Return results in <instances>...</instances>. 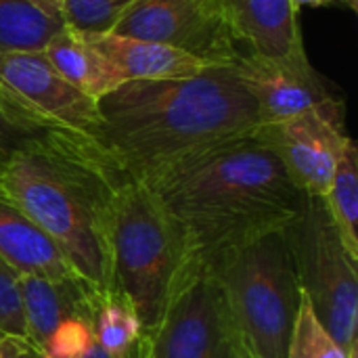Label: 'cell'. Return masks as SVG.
Returning a JSON list of instances; mask_svg holds the SVG:
<instances>
[{
  "label": "cell",
  "mask_w": 358,
  "mask_h": 358,
  "mask_svg": "<svg viewBox=\"0 0 358 358\" xmlns=\"http://www.w3.org/2000/svg\"><path fill=\"white\" fill-rule=\"evenodd\" d=\"M141 336L143 325L132 306L120 294L107 296L94 319V338L101 348L113 358H128Z\"/></svg>",
  "instance_id": "cell-19"
},
{
  "label": "cell",
  "mask_w": 358,
  "mask_h": 358,
  "mask_svg": "<svg viewBox=\"0 0 358 358\" xmlns=\"http://www.w3.org/2000/svg\"><path fill=\"white\" fill-rule=\"evenodd\" d=\"M48 63L80 92L99 101L126 84L117 69L103 57L86 34L61 27L42 48Z\"/></svg>",
  "instance_id": "cell-16"
},
{
  "label": "cell",
  "mask_w": 358,
  "mask_h": 358,
  "mask_svg": "<svg viewBox=\"0 0 358 358\" xmlns=\"http://www.w3.org/2000/svg\"><path fill=\"white\" fill-rule=\"evenodd\" d=\"M111 34L178 48L208 67L241 52L222 0H136Z\"/></svg>",
  "instance_id": "cell-8"
},
{
  "label": "cell",
  "mask_w": 358,
  "mask_h": 358,
  "mask_svg": "<svg viewBox=\"0 0 358 358\" xmlns=\"http://www.w3.org/2000/svg\"><path fill=\"white\" fill-rule=\"evenodd\" d=\"M285 231L231 248L206 264L239 342L254 358H287L302 289Z\"/></svg>",
  "instance_id": "cell-5"
},
{
  "label": "cell",
  "mask_w": 358,
  "mask_h": 358,
  "mask_svg": "<svg viewBox=\"0 0 358 358\" xmlns=\"http://www.w3.org/2000/svg\"><path fill=\"white\" fill-rule=\"evenodd\" d=\"M239 358H254L252 357V352H250V350H248V348H245L241 342H239Z\"/></svg>",
  "instance_id": "cell-30"
},
{
  "label": "cell",
  "mask_w": 358,
  "mask_h": 358,
  "mask_svg": "<svg viewBox=\"0 0 358 358\" xmlns=\"http://www.w3.org/2000/svg\"><path fill=\"white\" fill-rule=\"evenodd\" d=\"M258 132L275 149L292 182L304 195L325 197L350 141L344 130V109L310 111L279 124L258 126Z\"/></svg>",
  "instance_id": "cell-11"
},
{
  "label": "cell",
  "mask_w": 358,
  "mask_h": 358,
  "mask_svg": "<svg viewBox=\"0 0 358 358\" xmlns=\"http://www.w3.org/2000/svg\"><path fill=\"white\" fill-rule=\"evenodd\" d=\"M136 0H61V21L82 34H109Z\"/></svg>",
  "instance_id": "cell-21"
},
{
  "label": "cell",
  "mask_w": 358,
  "mask_h": 358,
  "mask_svg": "<svg viewBox=\"0 0 358 358\" xmlns=\"http://www.w3.org/2000/svg\"><path fill=\"white\" fill-rule=\"evenodd\" d=\"M94 342V323L88 319L63 321L44 342L42 352L46 358H82Z\"/></svg>",
  "instance_id": "cell-23"
},
{
  "label": "cell",
  "mask_w": 358,
  "mask_h": 358,
  "mask_svg": "<svg viewBox=\"0 0 358 358\" xmlns=\"http://www.w3.org/2000/svg\"><path fill=\"white\" fill-rule=\"evenodd\" d=\"M0 358H15V348H13V338L0 336Z\"/></svg>",
  "instance_id": "cell-27"
},
{
  "label": "cell",
  "mask_w": 358,
  "mask_h": 358,
  "mask_svg": "<svg viewBox=\"0 0 358 358\" xmlns=\"http://www.w3.org/2000/svg\"><path fill=\"white\" fill-rule=\"evenodd\" d=\"M323 201L348 256L358 262V151L352 138L338 162L334 180Z\"/></svg>",
  "instance_id": "cell-17"
},
{
  "label": "cell",
  "mask_w": 358,
  "mask_h": 358,
  "mask_svg": "<svg viewBox=\"0 0 358 358\" xmlns=\"http://www.w3.org/2000/svg\"><path fill=\"white\" fill-rule=\"evenodd\" d=\"M13 348H15V358H46L40 346H36L25 338H13Z\"/></svg>",
  "instance_id": "cell-25"
},
{
  "label": "cell",
  "mask_w": 358,
  "mask_h": 358,
  "mask_svg": "<svg viewBox=\"0 0 358 358\" xmlns=\"http://www.w3.org/2000/svg\"><path fill=\"white\" fill-rule=\"evenodd\" d=\"M0 86L44 128L94 138L99 105L73 88L42 50H0Z\"/></svg>",
  "instance_id": "cell-9"
},
{
  "label": "cell",
  "mask_w": 358,
  "mask_h": 358,
  "mask_svg": "<svg viewBox=\"0 0 358 358\" xmlns=\"http://www.w3.org/2000/svg\"><path fill=\"white\" fill-rule=\"evenodd\" d=\"M31 6H36L38 10H42L44 15H48L50 19L61 21V0H25ZM63 23V21H61Z\"/></svg>",
  "instance_id": "cell-26"
},
{
  "label": "cell",
  "mask_w": 358,
  "mask_h": 358,
  "mask_svg": "<svg viewBox=\"0 0 358 358\" xmlns=\"http://www.w3.org/2000/svg\"><path fill=\"white\" fill-rule=\"evenodd\" d=\"M0 336L27 340L17 275L2 260H0Z\"/></svg>",
  "instance_id": "cell-24"
},
{
  "label": "cell",
  "mask_w": 358,
  "mask_h": 358,
  "mask_svg": "<svg viewBox=\"0 0 358 358\" xmlns=\"http://www.w3.org/2000/svg\"><path fill=\"white\" fill-rule=\"evenodd\" d=\"M124 176L94 138L46 130L6 155L0 193L61 248L94 292L111 296L117 294L111 224Z\"/></svg>",
  "instance_id": "cell-2"
},
{
  "label": "cell",
  "mask_w": 358,
  "mask_h": 358,
  "mask_svg": "<svg viewBox=\"0 0 358 358\" xmlns=\"http://www.w3.org/2000/svg\"><path fill=\"white\" fill-rule=\"evenodd\" d=\"M138 182L174 218L201 264L285 231L308 199L258 128L185 155Z\"/></svg>",
  "instance_id": "cell-1"
},
{
  "label": "cell",
  "mask_w": 358,
  "mask_h": 358,
  "mask_svg": "<svg viewBox=\"0 0 358 358\" xmlns=\"http://www.w3.org/2000/svg\"><path fill=\"white\" fill-rule=\"evenodd\" d=\"M44 128L23 105H19L2 86H0V153L8 155L29 138L46 132Z\"/></svg>",
  "instance_id": "cell-22"
},
{
  "label": "cell",
  "mask_w": 358,
  "mask_h": 358,
  "mask_svg": "<svg viewBox=\"0 0 358 358\" xmlns=\"http://www.w3.org/2000/svg\"><path fill=\"white\" fill-rule=\"evenodd\" d=\"M92 46L109 59L124 82L180 80L199 76L208 65L199 59L151 40L117 36V34H86Z\"/></svg>",
  "instance_id": "cell-15"
},
{
  "label": "cell",
  "mask_w": 358,
  "mask_h": 358,
  "mask_svg": "<svg viewBox=\"0 0 358 358\" xmlns=\"http://www.w3.org/2000/svg\"><path fill=\"white\" fill-rule=\"evenodd\" d=\"M287 358H350L336 342L329 329L319 321L306 294H300V306L287 348Z\"/></svg>",
  "instance_id": "cell-20"
},
{
  "label": "cell",
  "mask_w": 358,
  "mask_h": 358,
  "mask_svg": "<svg viewBox=\"0 0 358 358\" xmlns=\"http://www.w3.org/2000/svg\"><path fill=\"white\" fill-rule=\"evenodd\" d=\"M132 358H239L222 289L206 264L187 277L162 321L143 331Z\"/></svg>",
  "instance_id": "cell-7"
},
{
  "label": "cell",
  "mask_w": 358,
  "mask_h": 358,
  "mask_svg": "<svg viewBox=\"0 0 358 358\" xmlns=\"http://www.w3.org/2000/svg\"><path fill=\"white\" fill-rule=\"evenodd\" d=\"M61 27L25 0H0V50H42Z\"/></svg>",
  "instance_id": "cell-18"
},
{
  "label": "cell",
  "mask_w": 358,
  "mask_h": 358,
  "mask_svg": "<svg viewBox=\"0 0 358 358\" xmlns=\"http://www.w3.org/2000/svg\"><path fill=\"white\" fill-rule=\"evenodd\" d=\"M0 195H2V193H0Z\"/></svg>",
  "instance_id": "cell-33"
},
{
  "label": "cell",
  "mask_w": 358,
  "mask_h": 358,
  "mask_svg": "<svg viewBox=\"0 0 358 358\" xmlns=\"http://www.w3.org/2000/svg\"><path fill=\"white\" fill-rule=\"evenodd\" d=\"M294 2V6L300 10L302 6H325V4H331V2H336V0H292Z\"/></svg>",
  "instance_id": "cell-29"
},
{
  "label": "cell",
  "mask_w": 358,
  "mask_h": 358,
  "mask_svg": "<svg viewBox=\"0 0 358 358\" xmlns=\"http://www.w3.org/2000/svg\"><path fill=\"white\" fill-rule=\"evenodd\" d=\"M27 340L44 346L48 336L67 319L80 317L94 323L107 296H101L84 281H52L42 277L17 275Z\"/></svg>",
  "instance_id": "cell-12"
},
{
  "label": "cell",
  "mask_w": 358,
  "mask_h": 358,
  "mask_svg": "<svg viewBox=\"0 0 358 358\" xmlns=\"http://www.w3.org/2000/svg\"><path fill=\"white\" fill-rule=\"evenodd\" d=\"M342 2H344V4H346V6H348V8H352V10H357V0H342Z\"/></svg>",
  "instance_id": "cell-31"
},
{
  "label": "cell",
  "mask_w": 358,
  "mask_h": 358,
  "mask_svg": "<svg viewBox=\"0 0 358 358\" xmlns=\"http://www.w3.org/2000/svg\"><path fill=\"white\" fill-rule=\"evenodd\" d=\"M0 260L15 275L84 281L61 248L21 210L0 195ZM86 283V281H84ZM88 285V283H86Z\"/></svg>",
  "instance_id": "cell-14"
},
{
  "label": "cell",
  "mask_w": 358,
  "mask_h": 358,
  "mask_svg": "<svg viewBox=\"0 0 358 358\" xmlns=\"http://www.w3.org/2000/svg\"><path fill=\"white\" fill-rule=\"evenodd\" d=\"M231 27L245 52L289 57L306 50L292 0H222Z\"/></svg>",
  "instance_id": "cell-13"
},
{
  "label": "cell",
  "mask_w": 358,
  "mask_h": 358,
  "mask_svg": "<svg viewBox=\"0 0 358 358\" xmlns=\"http://www.w3.org/2000/svg\"><path fill=\"white\" fill-rule=\"evenodd\" d=\"M229 65L254 96L260 126L310 111L344 109V101L334 94L327 80L310 65L306 50L279 59L241 50Z\"/></svg>",
  "instance_id": "cell-10"
},
{
  "label": "cell",
  "mask_w": 358,
  "mask_h": 358,
  "mask_svg": "<svg viewBox=\"0 0 358 358\" xmlns=\"http://www.w3.org/2000/svg\"><path fill=\"white\" fill-rule=\"evenodd\" d=\"M201 262L164 210L138 180L124 176L115 193L111 224L113 289L132 306L143 331H151L168 304Z\"/></svg>",
  "instance_id": "cell-4"
},
{
  "label": "cell",
  "mask_w": 358,
  "mask_h": 358,
  "mask_svg": "<svg viewBox=\"0 0 358 358\" xmlns=\"http://www.w3.org/2000/svg\"><path fill=\"white\" fill-rule=\"evenodd\" d=\"M285 233L300 289L336 342L350 358H357V260L348 256L323 197H308Z\"/></svg>",
  "instance_id": "cell-6"
},
{
  "label": "cell",
  "mask_w": 358,
  "mask_h": 358,
  "mask_svg": "<svg viewBox=\"0 0 358 358\" xmlns=\"http://www.w3.org/2000/svg\"><path fill=\"white\" fill-rule=\"evenodd\" d=\"M96 105L94 141L134 180L260 126L258 105L231 65L180 80L126 82Z\"/></svg>",
  "instance_id": "cell-3"
},
{
  "label": "cell",
  "mask_w": 358,
  "mask_h": 358,
  "mask_svg": "<svg viewBox=\"0 0 358 358\" xmlns=\"http://www.w3.org/2000/svg\"><path fill=\"white\" fill-rule=\"evenodd\" d=\"M4 159H6V155H2V153H0V166H2V162H4Z\"/></svg>",
  "instance_id": "cell-32"
},
{
  "label": "cell",
  "mask_w": 358,
  "mask_h": 358,
  "mask_svg": "<svg viewBox=\"0 0 358 358\" xmlns=\"http://www.w3.org/2000/svg\"><path fill=\"white\" fill-rule=\"evenodd\" d=\"M82 358H113V357H111V355H107V352H105V350L101 348V344L96 342V338H94V342L90 344L88 352H86V355H84ZM128 358H132V355H130Z\"/></svg>",
  "instance_id": "cell-28"
}]
</instances>
